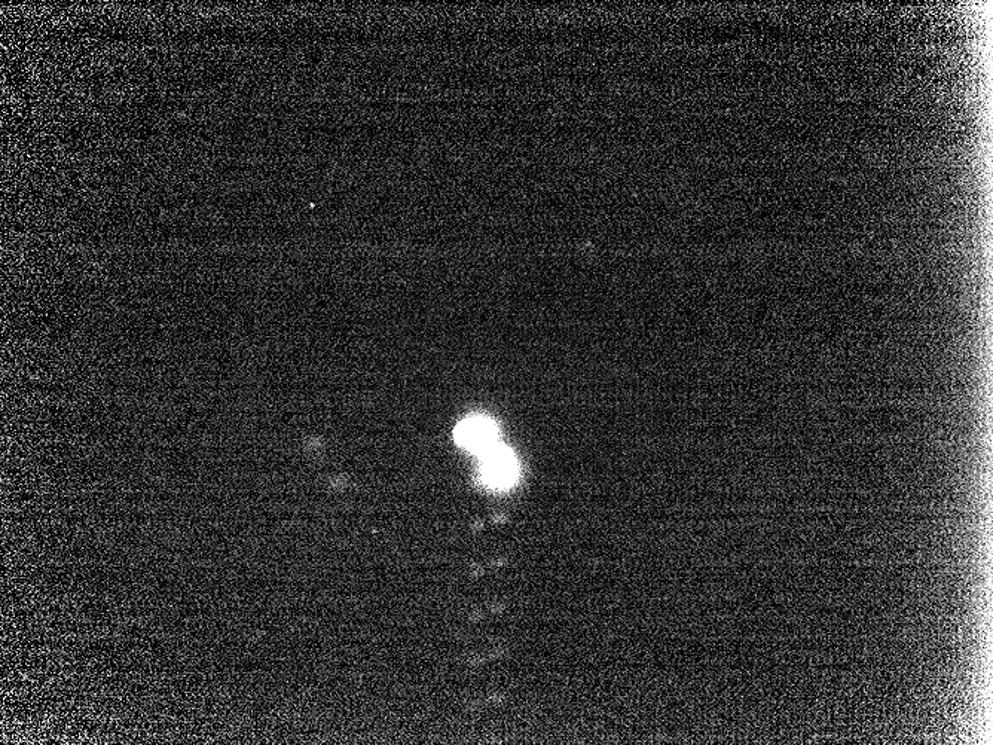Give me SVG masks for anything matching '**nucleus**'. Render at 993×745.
Segmentation results:
<instances>
[{
  "label": "nucleus",
  "instance_id": "obj_1",
  "mask_svg": "<svg viewBox=\"0 0 993 745\" xmlns=\"http://www.w3.org/2000/svg\"><path fill=\"white\" fill-rule=\"evenodd\" d=\"M455 441L472 453H488L498 445L497 426L485 417L466 418L455 429Z\"/></svg>",
  "mask_w": 993,
  "mask_h": 745
},
{
  "label": "nucleus",
  "instance_id": "obj_2",
  "mask_svg": "<svg viewBox=\"0 0 993 745\" xmlns=\"http://www.w3.org/2000/svg\"><path fill=\"white\" fill-rule=\"evenodd\" d=\"M482 478L493 488H507L518 478L515 456L503 445L482 454Z\"/></svg>",
  "mask_w": 993,
  "mask_h": 745
}]
</instances>
